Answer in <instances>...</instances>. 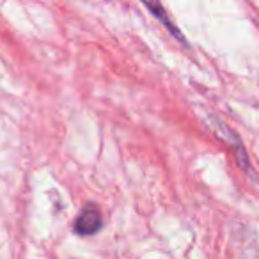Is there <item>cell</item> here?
Segmentation results:
<instances>
[{
    "label": "cell",
    "instance_id": "6da1fadb",
    "mask_svg": "<svg viewBox=\"0 0 259 259\" xmlns=\"http://www.w3.org/2000/svg\"><path fill=\"white\" fill-rule=\"evenodd\" d=\"M101 229V213L98 206L87 204L75 220V231L82 236H91Z\"/></svg>",
    "mask_w": 259,
    "mask_h": 259
}]
</instances>
